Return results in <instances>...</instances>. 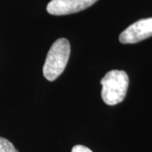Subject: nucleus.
<instances>
[{"instance_id":"nucleus-1","label":"nucleus","mask_w":152,"mask_h":152,"mask_svg":"<svg viewBox=\"0 0 152 152\" xmlns=\"http://www.w3.org/2000/svg\"><path fill=\"white\" fill-rule=\"evenodd\" d=\"M70 55V44L65 38L56 40L49 49L43 65V75L53 81L65 69Z\"/></svg>"},{"instance_id":"nucleus-2","label":"nucleus","mask_w":152,"mask_h":152,"mask_svg":"<svg viewBox=\"0 0 152 152\" xmlns=\"http://www.w3.org/2000/svg\"><path fill=\"white\" fill-rule=\"evenodd\" d=\"M102 97L105 103L114 106L124 101L129 87V76L123 70H111L101 80Z\"/></svg>"},{"instance_id":"nucleus-3","label":"nucleus","mask_w":152,"mask_h":152,"mask_svg":"<svg viewBox=\"0 0 152 152\" xmlns=\"http://www.w3.org/2000/svg\"><path fill=\"white\" fill-rule=\"evenodd\" d=\"M152 37V18L142 19L132 24L120 34L123 44H133Z\"/></svg>"},{"instance_id":"nucleus-4","label":"nucleus","mask_w":152,"mask_h":152,"mask_svg":"<svg viewBox=\"0 0 152 152\" xmlns=\"http://www.w3.org/2000/svg\"><path fill=\"white\" fill-rule=\"evenodd\" d=\"M97 0H52L47 11L53 15H66L84 10L93 5Z\"/></svg>"},{"instance_id":"nucleus-5","label":"nucleus","mask_w":152,"mask_h":152,"mask_svg":"<svg viewBox=\"0 0 152 152\" xmlns=\"http://www.w3.org/2000/svg\"><path fill=\"white\" fill-rule=\"evenodd\" d=\"M0 152H18V151L10 141L0 137Z\"/></svg>"},{"instance_id":"nucleus-6","label":"nucleus","mask_w":152,"mask_h":152,"mask_svg":"<svg viewBox=\"0 0 152 152\" xmlns=\"http://www.w3.org/2000/svg\"><path fill=\"white\" fill-rule=\"evenodd\" d=\"M71 152H93L91 149L87 148L86 146H84V145H78L75 146L73 147Z\"/></svg>"}]
</instances>
